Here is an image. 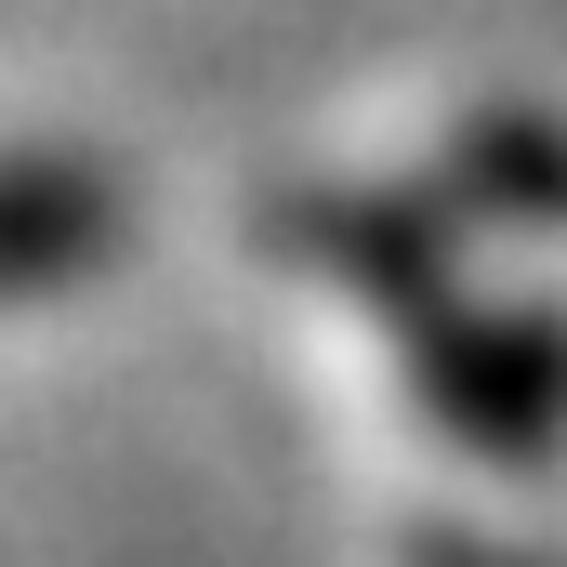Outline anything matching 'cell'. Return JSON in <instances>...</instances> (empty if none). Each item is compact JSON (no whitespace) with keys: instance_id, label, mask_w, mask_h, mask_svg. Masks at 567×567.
<instances>
[{"instance_id":"cell-1","label":"cell","mask_w":567,"mask_h":567,"mask_svg":"<svg viewBox=\"0 0 567 567\" xmlns=\"http://www.w3.org/2000/svg\"><path fill=\"white\" fill-rule=\"evenodd\" d=\"M106 238V185L93 172H0V290L66 278Z\"/></svg>"}]
</instances>
